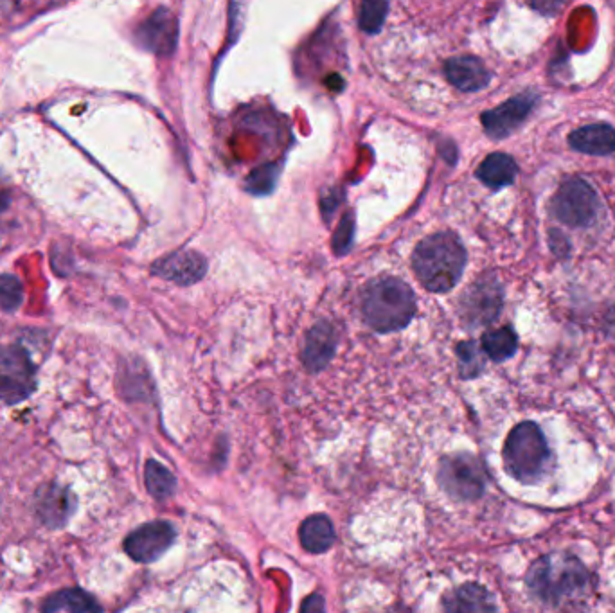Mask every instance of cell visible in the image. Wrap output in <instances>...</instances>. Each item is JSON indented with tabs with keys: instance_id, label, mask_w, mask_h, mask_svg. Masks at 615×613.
<instances>
[{
	"instance_id": "603a6c76",
	"label": "cell",
	"mask_w": 615,
	"mask_h": 613,
	"mask_svg": "<svg viewBox=\"0 0 615 613\" xmlns=\"http://www.w3.org/2000/svg\"><path fill=\"white\" fill-rule=\"evenodd\" d=\"M389 11V0H362L360 29L367 35H375L384 26Z\"/></svg>"
},
{
	"instance_id": "7402d4cb",
	"label": "cell",
	"mask_w": 615,
	"mask_h": 613,
	"mask_svg": "<svg viewBox=\"0 0 615 613\" xmlns=\"http://www.w3.org/2000/svg\"><path fill=\"white\" fill-rule=\"evenodd\" d=\"M146 488L155 498H168L177 489V480L168 468H164L157 461H148L146 464Z\"/></svg>"
},
{
	"instance_id": "2e32d148",
	"label": "cell",
	"mask_w": 615,
	"mask_h": 613,
	"mask_svg": "<svg viewBox=\"0 0 615 613\" xmlns=\"http://www.w3.org/2000/svg\"><path fill=\"white\" fill-rule=\"evenodd\" d=\"M299 538L304 549L312 554H322L330 551L335 543V531L330 518L324 515H313L304 520L299 529Z\"/></svg>"
},
{
	"instance_id": "f546056e",
	"label": "cell",
	"mask_w": 615,
	"mask_h": 613,
	"mask_svg": "<svg viewBox=\"0 0 615 613\" xmlns=\"http://www.w3.org/2000/svg\"><path fill=\"white\" fill-rule=\"evenodd\" d=\"M8 205H9V196L0 195V214L4 213V211L8 209Z\"/></svg>"
},
{
	"instance_id": "d4e9b609",
	"label": "cell",
	"mask_w": 615,
	"mask_h": 613,
	"mask_svg": "<svg viewBox=\"0 0 615 613\" xmlns=\"http://www.w3.org/2000/svg\"><path fill=\"white\" fill-rule=\"evenodd\" d=\"M24 299V290L17 277L0 276V311L17 310Z\"/></svg>"
},
{
	"instance_id": "8992f818",
	"label": "cell",
	"mask_w": 615,
	"mask_h": 613,
	"mask_svg": "<svg viewBox=\"0 0 615 613\" xmlns=\"http://www.w3.org/2000/svg\"><path fill=\"white\" fill-rule=\"evenodd\" d=\"M437 480L441 488L455 500L481 498L486 488V475L481 462L472 455H452L441 461Z\"/></svg>"
},
{
	"instance_id": "30bf717a",
	"label": "cell",
	"mask_w": 615,
	"mask_h": 613,
	"mask_svg": "<svg viewBox=\"0 0 615 613\" xmlns=\"http://www.w3.org/2000/svg\"><path fill=\"white\" fill-rule=\"evenodd\" d=\"M536 101H538V96L535 92H524V94H518L515 98L508 99L500 107L484 112L482 114V126L486 130V134L493 139H504V137L513 134L531 114Z\"/></svg>"
},
{
	"instance_id": "e0dca14e",
	"label": "cell",
	"mask_w": 615,
	"mask_h": 613,
	"mask_svg": "<svg viewBox=\"0 0 615 613\" xmlns=\"http://www.w3.org/2000/svg\"><path fill=\"white\" fill-rule=\"evenodd\" d=\"M517 171V162L513 157H509L506 153H493L479 166L477 177L481 178L482 184L491 189H500L513 184Z\"/></svg>"
},
{
	"instance_id": "d6986e66",
	"label": "cell",
	"mask_w": 615,
	"mask_h": 613,
	"mask_svg": "<svg viewBox=\"0 0 615 613\" xmlns=\"http://www.w3.org/2000/svg\"><path fill=\"white\" fill-rule=\"evenodd\" d=\"M446 610L450 612H493L497 606L486 588L479 585H464L455 590L445 601Z\"/></svg>"
},
{
	"instance_id": "277c9868",
	"label": "cell",
	"mask_w": 615,
	"mask_h": 613,
	"mask_svg": "<svg viewBox=\"0 0 615 613\" xmlns=\"http://www.w3.org/2000/svg\"><path fill=\"white\" fill-rule=\"evenodd\" d=\"M504 464L509 475L518 482L535 484L544 479L551 464V450L536 423L526 421L509 432L504 445Z\"/></svg>"
},
{
	"instance_id": "83f0119b",
	"label": "cell",
	"mask_w": 615,
	"mask_h": 613,
	"mask_svg": "<svg viewBox=\"0 0 615 613\" xmlns=\"http://www.w3.org/2000/svg\"><path fill=\"white\" fill-rule=\"evenodd\" d=\"M571 2L572 0H531L533 8L538 13L547 15V17H554V15L562 13L563 9L567 8Z\"/></svg>"
},
{
	"instance_id": "ac0fdd59",
	"label": "cell",
	"mask_w": 615,
	"mask_h": 613,
	"mask_svg": "<svg viewBox=\"0 0 615 613\" xmlns=\"http://www.w3.org/2000/svg\"><path fill=\"white\" fill-rule=\"evenodd\" d=\"M335 351V335L328 324H317L308 335L304 362L312 369L319 371L328 364Z\"/></svg>"
},
{
	"instance_id": "7a4b0ae2",
	"label": "cell",
	"mask_w": 615,
	"mask_h": 613,
	"mask_svg": "<svg viewBox=\"0 0 615 613\" xmlns=\"http://www.w3.org/2000/svg\"><path fill=\"white\" fill-rule=\"evenodd\" d=\"M466 250L454 232H437L419 243L412 267L428 292L445 294L463 276Z\"/></svg>"
},
{
	"instance_id": "5bb4252c",
	"label": "cell",
	"mask_w": 615,
	"mask_h": 613,
	"mask_svg": "<svg viewBox=\"0 0 615 613\" xmlns=\"http://www.w3.org/2000/svg\"><path fill=\"white\" fill-rule=\"evenodd\" d=\"M445 74L455 89L463 92H477L484 89L491 80V74L486 65L472 58V56H459L448 60L445 65Z\"/></svg>"
},
{
	"instance_id": "8fae6325",
	"label": "cell",
	"mask_w": 615,
	"mask_h": 613,
	"mask_svg": "<svg viewBox=\"0 0 615 613\" xmlns=\"http://www.w3.org/2000/svg\"><path fill=\"white\" fill-rule=\"evenodd\" d=\"M137 42L146 51L159 56H168L175 51L179 40V22L168 9H157L137 29Z\"/></svg>"
},
{
	"instance_id": "3957f363",
	"label": "cell",
	"mask_w": 615,
	"mask_h": 613,
	"mask_svg": "<svg viewBox=\"0 0 615 613\" xmlns=\"http://www.w3.org/2000/svg\"><path fill=\"white\" fill-rule=\"evenodd\" d=\"M364 319L380 333L402 329L416 313L414 292L398 277H382L369 283L362 297Z\"/></svg>"
},
{
	"instance_id": "52a82bcc",
	"label": "cell",
	"mask_w": 615,
	"mask_h": 613,
	"mask_svg": "<svg viewBox=\"0 0 615 613\" xmlns=\"http://www.w3.org/2000/svg\"><path fill=\"white\" fill-rule=\"evenodd\" d=\"M36 387V369L20 346H0V401L26 400Z\"/></svg>"
},
{
	"instance_id": "6da1fadb",
	"label": "cell",
	"mask_w": 615,
	"mask_h": 613,
	"mask_svg": "<svg viewBox=\"0 0 615 613\" xmlns=\"http://www.w3.org/2000/svg\"><path fill=\"white\" fill-rule=\"evenodd\" d=\"M527 590L549 606L572 605L589 596L590 572L576 556L547 554L527 572Z\"/></svg>"
},
{
	"instance_id": "9a60e30c",
	"label": "cell",
	"mask_w": 615,
	"mask_h": 613,
	"mask_svg": "<svg viewBox=\"0 0 615 613\" xmlns=\"http://www.w3.org/2000/svg\"><path fill=\"white\" fill-rule=\"evenodd\" d=\"M569 143L576 152L587 155H610L615 152V130L610 125L583 126L580 130L572 132Z\"/></svg>"
},
{
	"instance_id": "4fadbf2b",
	"label": "cell",
	"mask_w": 615,
	"mask_h": 613,
	"mask_svg": "<svg viewBox=\"0 0 615 613\" xmlns=\"http://www.w3.org/2000/svg\"><path fill=\"white\" fill-rule=\"evenodd\" d=\"M207 272V261L197 252H177L153 265V274L179 285L197 283Z\"/></svg>"
},
{
	"instance_id": "7c38bea8",
	"label": "cell",
	"mask_w": 615,
	"mask_h": 613,
	"mask_svg": "<svg viewBox=\"0 0 615 613\" xmlns=\"http://www.w3.org/2000/svg\"><path fill=\"white\" fill-rule=\"evenodd\" d=\"M35 509L42 524L58 529L69 522L76 509V498L71 489L58 484H47L36 491Z\"/></svg>"
},
{
	"instance_id": "484cf974",
	"label": "cell",
	"mask_w": 615,
	"mask_h": 613,
	"mask_svg": "<svg viewBox=\"0 0 615 613\" xmlns=\"http://www.w3.org/2000/svg\"><path fill=\"white\" fill-rule=\"evenodd\" d=\"M277 182V168L274 164H267L261 168L254 169L247 178V189L254 195H267Z\"/></svg>"
},
{
	"instance_id": "44dd1931",
	"label": "cell",
	"mask_w": 615,
	"mask_h": 613,
	"mask_svg": "<svg viewBox=\"0 0 615 613\" xmlns=\"http://www.w3.org/2000/svg\"><path fill=\"white\" fill-rule=\"evenodd\" d=\"M517 335L511 328H500L488 331L482 337V349L495 362H504L517 351Z\"/></svg>"
},
{
	"instance_id": "cb8c5ba5",
	"label": "cell",
	"mask_w": 615,
	"mask_h": 613,
	"mask_svg": "<svg viewBox=\"0 0 615 613\" xmlns=\"http://www.w3.org/2000/svg\"><path fill=\"white\" fill-rule=\"evenodd\" d=\"M457 356H459V365H461V374L464 378H473L477 374L482 373L484 369V355H482L481 347L475 342H463L457 347Z\"/></svg>"
},
{
	"instance_id": "ffe728a7",
	"label": "cell",
	"mask_w": 615,
	"mask_h": 613,
	"mask_svg": "<svg viewBox=\"0 0 615 613\" xmlns=\"http://www.w3.org/2000/svg\"><path fill=\"white\" fill-rule=\"evenodd\" d=\"M44 612H99L101 606L94 601V597L89 596L87 592H83L80 588H65L56 592L53 596L45 599L42 605Z\"/></svg>"
},
{
	"instance_id": "5b68a950",
	"label": "cell",
	"mask_w": 615,
	"mask_h": 613,
	"mask_svg": "<svg viewBox=\"0 0 615 613\" xmlns=\"http://www.w3.org/2000/svg\"><path fill=\"white\" fill-rule=\"evenodd\" d=\"M551 213L569 227H589L598 218L599 196L583 178H571L553 198Z\"/></svg>"
},
{
	"instance_id": "f1b7e54d",
	"label": "cell",
	"mask_w": 615,
	"mask_h": 613,
	"mask_svg": "<svg viewBox=\"0 0 615 613\" xmlns=\"http://www.w3.org/2000/svg\"><path fill=\"white\" fill-rule=\"evenodd\" d=\"M607 328L615 337V306L612 310L608 311L607 315Z\"/></svg>"
},
{
	"instance_id": "ba28073f",
	"label": "cell",
	"mask_w": 615,
	"mask_h": 613,
	"mask_svg": "<svg viewBox=\"0 0 615 613\" xmlns=\"http://www.w3.org/2000/svg\"><path fill=\"white\" fill-rule=\"evenodd\" d=\"M504 304V292L499 279L493 276H484L477 279L461 297L459 311L464 322L470 328H479L491 324L499 317Z\"/></svg>"
},
{
	"instance_id": "4316f807",
	"label": "cell",
	"mask_w": 615,
	"mask_h": 613,
	"mask_svg": "<svg viewBox=\"0 0 615 613\" xmlns=\"http://www.w3.org/2000/svg\"><path fill=\"white\" fill-rule=\"evenodd\" d=\"M353 238V218L346 216L340 223L339 232L335 234V250H339L340 254L348 250Z\"/></svg>"
},
{
	"instance_id": "9c48e42d",
	"label": "cell",
	"mask_w": 615,
	"mask_h": 613,
	"mask_svg": "<svg viewBox=\"0 0 615 613\" xmlns=\"http://www.w3.org/2000/svg\"><path fill=\"white\" fill-rule=\"evenodd\" d=\"M175 542V529L168 522H150L135 529L125 540V551L132 560L152 563L159 560Z\"/></svg>"
}]
</instances>
